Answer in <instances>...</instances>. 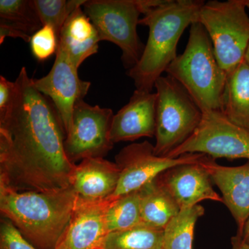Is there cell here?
I'll return each instance as SVG.
<instances>
[{
  "label": "cell",
  "mask_w": 249,
  "mask_h": 249,
  "mask_svg": "<svg viewBox=\"0 0 249 249\" xmlns=\"http://www.w3.org/2000/svg\"><path fill=\"white\" fill-rule=\"evenodd\" d=\"M204 4L200 0H161L139 19V24L149 28L148 39L138 63L127 72L137 90L152 92L178 57V40Z\"/></svg>",
  "instance_id": "cell-3"
},
{
  "label": "cell",
  "mask_w": 249,
  "mask_h": 249,
  "mask_svg": "<svg viewBox=\"0 0 249 249\" xmlns=\"http://www.w3.org/2000/svg\"><path fill=\"white\" fill-rule=\"evenodd\" d=\"M78 195L60 191L18 192L0 186V211L37 249H55L65 235Z\"/></svg>",
  "instance_id": "cell-2"
},
{
  "label": "cell",
  "mask_w": 249,
  "mask_h": 249,
  "mask_svg": "<svg viewBox=\"0 0 249 249\" xmlns=\"http://www.w3.org/2000/svg\"><path fill=\"white\" fill-rule=\"evenodd\" d=\"M204 214L199 204L181 210L163 231L162 249H193L195 227Z\"/></svg>",
  "instance_id": "cell-20"
},
{
  "label": "cell",
  "mask_w": 249,
  "mask_h": 249,
  "mask_svg": "<svg viewBox=\"0 0 249 249\" xmlns=\"http://www.w3.org/2000/svg\"><path fill=\"white\" fill-rule=\"evenodd\" d=\"M165 72L182 85L203 113L222 111L227 75L219 65L211 37L200 23H192L184 52Z\"/></svg>",
  "instance_id": "cell-4"
},
{
  "label": "cell",
  "mask_w": 249,
  "mask_h": 249,
  "mask_svg": "<svg viewBox=\"0 0 249 249\" xmlns=\"http://www.w3.org/2000/svg\"><path fill=\"white\" fill-rule=\"evenodd\" d=\"M114 114L109 108L90 106L84 100L75 106L72 125L65 138V150L72 163L103 158L114 146L109 134Z\"/></svg>",
  "instance_id": "cell-10"
},
{
  "label": "cell",
  "mask_w": 249,
  "mask_h": 249,
  "mask_svg": "<svg viewBox=\"0 0 249 249\" xmlns=\"http://www.w3.org/2000/svg\"><path fill=\"white\" fill-rule=\"evenodd\" d=\"M156 106V92L136 89L129 102L113 117L109 134L111 142L155 137Z\"/></svg>",
  "instance_id": "cell-12"
},
{
  "label": "cell",
  "mask_w": 249,
  "mask_h": 249,
  "mask_svg": "<svg viewBox=\"0 0 249 249\" xmlns=\"http://www.w3.org/2000/svg\"><path fill=\"white\" fill-rule=\"evenodd\" d=\"M16 95V83L0 76V119L11 110Z\"/></svg>",
  "instance_id": "cell-27"
},
{
  "label": "cell",
  "mask_w": 249,
  "mask_h": 249,
  "mask_svg": "<svg viewBox=\"0 0 249 249\" xmlns=\"http://www.w3.org/2000/svg\"><path fill=\"white\" fill-rule=\"evenodd\" d=\"M142 224L157 230L165 227L181 211L179 206L157 177L139 190Z\"/></svg>",
  "instance_id": "cell-18"
},
{
  "label": "cell",
  "mask_w": 249,
  "mask_h": 249,
  "mask_svg": "<svg viewBox=\"0 0 249 249\" xmlns=\"http://www.w3.org/2000/svg\"><path fill=\"white\" fill-rule=\"evenodd\" d=\"M1 21L32 36L42 27L33 0H1Z\"/></svg>",
  "instance_id": "cell-23"
},
{
  "label": "cell",
  "mask_w": 249,
  "mask_h": 249,
  "mask_svg": "<svg viewBox=\"0 0 249 249\" xmlns=\"http://www.w3.org/2000/svg\"><path fill=\"white\" fill-rule=\"evenodd\" d=\"M31 50L39 61H45L54 53L58 47V37L53 28L43 26L31 36Z\"/></svg>",
  "instance_id": "cell-25"
},
{
  "label": "cell",
  "mask_w": 249,
  "mask_h": 249,
  "mask_svg": "<svg viewBox=\"0 0 249 249\" xmlns=\"http://www.w3.org/2000/svg\"><path fill=\"white\" fill-rule=\"evenodd\" d=\"M0 249H37L22 235L13 223L3 217L0 226Z\"/></svg>",
  "instance_id": "cell-26"
},
{
  "label": "cell",
  "mask_w": 249,
  "mask_h": 249,
  "mask_svg": "<svg viewBox=\"0 0 249 249\" xmlns=\"http://www.w3.org/2000/svg\"><path fill=\"white\" fill-rule=\"evenodd\" d=\"M101 42L96 28L81 7L77 8L64 24L58 37V49L77 69L98 52Z\"/></svg>",
  "instance_id": "cell-17"
},
{
  "label": "cell",
  "mask_w": 249,
  "mask_h": 249,
  "mask_svg": "<svg viewBox=\"0 0 249 249\" xmlns=\"http://www.w3.org/2000/svg\"><path fill=\"white\" fill-rule=\"evenodd\" d=\"M201 165L222 193L224 204L235 219L241 235L249 217V161L240 166H223L206 156Z\"/></svg>",
  "instance_id": "cell-14"
},
{
  "label": "cell",
  "mask_w": 249,
  "mask_h": 249,
  "mask_svg": "<svg viewBox=\"0 0 249 249\" xmlns=\"http://www.w3.org/2000/svg\"><path fill=\"white\" fill-rule=\"evenodd\" d=\"M222 112L232 124L249 132V65L245 60L227 74Z\"/></svg>",
  "instance_id": "cell-19"
},
{
  "label": "cell",
  "mask_w": 249,
  "mask_h": 249,
  "mask_svg": "<svg viewBox=\"0 0 249 249\" xmlns=\"http://www.w3.org/2000/svg\"><path fill=\"white\" fill-rule=\"evenodd\" d=\"M55 62L48 74L34 80L36 89L50 99L61 120L67 134L72 125L75 106L83 101L91 83L80 79L78 70L66 55L58 49Z\"/></svg>",
  "instance_id": "cell-11"
},
{
  "label": "cell",
  "mask_w": 249,
  "mask_h": 249,
  "mask_svg": "<svg viewBox=\"0 0 249 249\" xmlns=\"http://www.w3.org/2000/svg\"><path fill=\"white\" fill-rule=\"evenodd\" d=\"M163 231L140 225L109 232L99 249H162Z\"/></svg>",
  "instance_id": "cell-22"
},
{
  "label": "cell",
  "mask_w": 249,
  "mask_h": 249,
  "mask_svg": "<svg viewBox=\"0 0 249 249\" xmlns=\"http://www.w3.org/2000/svg\"><path fill=\"white\" fill-rule=\"evenodd\" d=\"M231 249H249V244L247 243L240 235L237 234L231 238Z\"/></svg>",
  "instance_id": "cell-29"
},
{
  "label": "cell",
  "mask_w": 249,
  "mask_h": 249,
  "mask_svg": "<svg viewBox=\"0 0 249 249\" xmlns=\"http://www.w3.org/2000/svg\"><path fill=\"white\" fill-rule=\"evenodd\" d=\"M107 199L78 197L71 221L55 249H99L108 234L105 221Z\"/></svg>",
  "instance_id": "cell-13"
},
{
  "label": "cell",
  "mask_w": 249,
  "mask_h": 249,
  "mask_svg": "<svg viewBox=\"0 0 249 249\" xmlns=\"http://www.w3.org/2000/svg\"><path fill=\"white\" fill-rule=\"evenodd\" d=\"M196 153L204 154L214 160H249V132L231 122L222 111L203 113L194 133L167 157L178 158L186 154Z\"/></svg>",
  "instance_id": "cell-8"
},
{
  "label": "cell",
  "mask_w": 249,
  "mask_h": 249,
  "mask_svg": "<svg viewBox=\"0 0 249 249\" xmlns=\"http://www.w3.org/2000/svg\"><path fill=\"white\" fill-rule=\"evenodd\" d=\"M14 37V38H21L26 42H30L31 36L27 35L25 33L18 30L7 23L1 21L0 22V44L4 42L6 37Z\"/></svg>",
  "instance_id": "cell-28"
},
{
  "label": "cell",
  "mask_w": 249,
  "mask_h": 249,
  "mask_svg": "<svg viewBox=\"0 0 249 249\" xmlns=\"http://www.w3.org/2000/svg\"><path fill=\"white\" fill-rule=\"evenodd\" d=\"M14 104L0 119V186L47 193L71 186L76 164L65 150L66 133L53 103L22 67Z\"/></svg>",
  "instance_id": "cell-1"
},
{
  "label": "cell",
  "mask_w": 249,
  "mask_h": 249,
  "mask_svg": "<svg viewBox=\"0 0 249 249\" xmlns=\"http://www.w3.org/2000/svg\"><path fill=\"white\" fill-rule=\"evenodd\" d=\"M201 163L178 165L160 175L181 210L204 200L223 203L222 196L214 191L209 173Z\"/></svg>",
  "instance_id": "cell-15"
},
{
  "label": "cell",
  "mask_w": 249,
  "mask_h": 249,
  "mask_svg": "<svg viewBox=\"0 0 249 249\" xmlns=\"http://www.w3.org/2000/svg\"><path fill=\"white\" fill-rule=\"evenodd\" d=\"M155 145L145 141L124 147L115 157L120 178L114 194L107 199L138 191L160 174L178 165L200 163L207 155L186 154L178 158L155 155Z\"/></svg>",
  "instance_id": "cell-9"
},
{
  "label": "cell",
  "mask_w": 249,
  "mask_h": 249,
  "mask_svg": "<svg viewBox=\"0 0 249 249\" xmlns=\"http://www.w3.org/2000/svg\"><path fill=\"white\" fill-rule=\"evenodd\" d=\"M107 200L105 221L108 233L142 224L139 191Z\"/></svg>",
  "instance_id": "cell-21"
},
{
  "label": "cell",
  "mask_w": 249,
  "mask_h": 249,
  "mask_svg": "<svg viewBox=\"0 0 249 249\" xmlns=\"http://www.w3.org/2000/svg\"><path fill=\"white\" fill-rule=\"evenodd\" d=\"M119 178L120 170L116 163L100 157L85 159L75 166L71 186L82 199L105 200L114 194Z\"/></svg>",
  "instance_id": "cell-16"
},
{
  "label": "cell",
  "mask_w": 249,
  "mask_h": 249,
  "mask_svg": "<svg viewBox=\"0 0 249 249\" xmlns=\"http://www.w3.org/2000/svg\"><path fill=\"white\" fill-rule=\"evenodd\" d=\"M85 2V0H33L42 27L53 28L58 37L67 19Z\"/></svg>",
  "instance_id": "cell-24"
},
{
  "label": "cell",
  "mask_w": 249,
  "mask_h": 249,
  "mask_svg": "<svg viewBox=\"0 0 249 249\" xmlns=\"http://www.w3.org/2000/svg\"><path fill=\"white\" fill-rule=\"evenodd\" d=\"M155 153L167 157L197 128L203 112L187 90L173 77L157 80Z\"/></svg>",
  "instance_id": "cell-6"
},
{
  "label": "cell",
  "mask_w": 249,
  "mask_h": 249,
  "mask_svg": "<svg viewBox=\"0 0 249 249\" xmlns=\"http://www.w3.org/2000/svg\"><path fill=\"white\" fill-rule=\"evenodd\" d=\"M240 236L242 237L244 241H245L247 243L249 244V217L245 223V227H244L243 231H242Z\"/></svg>",
  "instance_id": "cell-30"
},
{
  "label": "cell",
  "mask_w": 249,
  "mask_h": 249,
  "mask_svg": "<svg viewBox=\"0 0 249 249\" xmlns=\"http://www.w3.org/2000/svg\"><path fill=\"white\" fill-rule=\"evenodd\" d=\"M161 0H90L84 12L97 31L100 40L115 44L122 51L123 63L128 70L138 63L145 46L139 40V16Z\"/></svg>",
  "instance_id": "cell-5"
},
{
  "label": "cell",
  "mask_w": 249,
  "mask_h": 249,
  "mask_svg": "<svg viewBox=\"0 0 249 249\" xmlns=\"http://www.w3.org/2000/svg\"><path fill=\"white\" fill-rule=\"evenodd\" d=\"M247 0H213L205 3L194 22L202 24L212 41L219 65L228 73L245 60L249 47Z\"/></svg>",
  "instance_id": "cell-7"
},
{
  "label": "cell",
  "mask_w": 249,
  "mask_h": 249,
  "mask_svg": "<svg viewBox=\"0 0 249 249\" xmlns=\"http://www.w3.org/2000/svg\"><path fill=\"white\" fill-rule=\"evenodd\" d=\"M245 60L249 65V47L248 49H247V53H246Z\"/></svg>",
  "instance_id": "cell-31"
}]
</instances>
